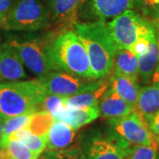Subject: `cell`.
Masks as SVG:
<instances>
[{"label":"cell","instance_id":"d4e9b609","mask_svg":"<svg viewBox=\"0 0 159 159\" xmlns=\"http://www.w3.org/2000/svg\"><path fill=\"white\" fill-rule=\"evenodd\" d=\"M125 159H158L157 145H132Z\"/></svg>","mask_w":159,"mask_h":159},{"label":"cell","instance_id":"d6986e66","mask_svg":"<svg viewBox=\"0 0 159 159\" xmlns=\"http://www.w3.org/2000/svg\"><path fill=\"white\" fill-rule=\"evenodd\" d=\"M113 73L127 76L138 80L139 66L138 57L129 50L120 49L116 51L113 61Z\"/></svg>","mask_w":159,"mask_h":159},{"label":"cell","instance_id":"8992f818","mask_svg":"<svg viewBox=\"0 0 159 159\" xmlns=\"http://www.w3.org/2000/svg\"><path fill=\"white\" fill-rule=\"evenodd\" d=\"M131 146L112 129L97 130L84 138L81 150L85 159H125Z\"/></svg>","mask_w":159,"mask_h":159},{"label":"cell","instance_id":"e0dca14e","mask_svg":"<svg viewBox=\"0 0 159 159\" xmlns=\"http://www.w3.org/2000/svg\"><path fill=\"white\" fill-rule=\"evenodd\" d=\"M109 86L119 97L135 109L141 90L137 80L122 74L113 73L110 78Z\"/></svg>","mask_w":159,"mask_h":159},{"label":"cell","instance_id":"3957f363","mask_svg":"<svg viewBox=\"0 0 159 159\" xmlns=\"http://www.w3.org/2000/svg\"><path fill=\"white\" fill-rule=\"evenodd\" d=\"M46 96L41 80H14L0 83V116L3 119L32 114Z\"/></svg>","mask_w":159,"mask_h":159},{"label":"cell","instance_id":"74e56055","mask_svg":"<svg viewBox=\"0 0 159 159\" xmlns=\"http://www.w3.org/2000/svg\"><path fill=\"white\" fill-rule=\"evenodd\" d=\"M158 159H159V156H158Z\"/></svg>","mask_w":159,"mask_h":159},{"label":"cell","instance_id":"7c38bea8","mask_svg":"<svg viewBox=\"0 0 159 159\" xmlns=\"http://www.w3.org/2000/svg\"><path fill=\"white\" fill-rule=\"evenodd\" d=\"M99 115L100 110L98 105L77 109H68L65 106L53 118L56 120L64 122L72 129L77 130L80 127L88 125L97 119Z\"/></svg>","mask_w":159,"mask_h":159},{"label":"cell","instance_id":"6da1fadb","mask_svg":"<svg viewBox=\"0 0 159 159\" xmlns=\"http://www.w3.org/2000/svg\"><path fill=\"white\" fill-rule=\"evenodd\" d=\"M74 31L85 47L95 79H102L110 74L118 49L109 32L107 22H76Z\"/></svg>","mask_w":159,"mask_h":159},{"label":"cell","instance_id":"484cf974","mask_svg":"<svg viewBox=\"0 0 159 159\" xmlns=\"http://www.w3.org/2000/svg\"><path fill=\"white\" fill-rule=\"evenodd\" d=\"M64 97L55 95H46L38 107V111H47L53 117L65 107Z\"/></svg>","mask_w":159,"mask_h":159},{"label":"cell","instance_id":"52a82bcc","mask_svg":"<svg viewBox=\"0 0 159 159\" xmlns=\"http://www.w3.org/2000/svg\"><path fill=\"white\" fill-rule=\"evenodd\" d=\"M111 128L131 145H157L147 120L137 111L125 117L108 120Z\"/></svg>","mask_w":159,"mask_h":159},{"label":"cell","instance_id":"7a4b0ae2","mask_svg":"<svg viewBox=\"0 0 159 159\" xmlns=\"http://www.w3.org/2000/svg\"><path fill=\"white\" fill-rule=\"evenodd\" d=\"M46 53L51 70L96 80L85 47L74 30H66L57 34L46 46Z\"/></svg>","mask_w":159,"mask_h":159},{"label":"cell","instance_id":"277c9868","mask_svg":"<svg viewBox=\"0 0 159 159\" xmlns=\"http://www.w3.org/2000/svg\"><path fill=\"white\" fill-rule=\"evenodd\" d=\"M109 32L117 49L129 50L141 38L157 35L152 22L136 11L128 10L107 22Z\"/></svg>","mask_w":159,"mask_h":159},{"label":"cell","instance_id":"603a6c76","mask_svg":"<svg viewBox=\"0 0 159 159\" xmlns=\"http://www.w3.org/2000/svg\"><path fill=\"white\" fill-rule=\"evenodd\" d=\"M54 118L47 111L34 112L31 117L28 128L32 134L39 136H47L49 129L54 122Z\"/></svg>","mask_w":159,"mask_h":159},{"label":"cell","instance_id":"9a60e30c","mask_svg":"<svg viewBox=\"0 0 159 159\" xmlns=\"http://www.w3.org/2000/svg\"><path fill=\"white\" fill-rule=\"evenodd\" d=\"M109 84L105 81H97V84L89 89L80 92L74 96L64 97L66 107L68 109H77L98 105L99 101L107 90Z\"/></svg>","mask_w":159,"mask_h":159},{"label":"cell","instance_id":"cb8c5ba5","mask_svg":"<svg viewBox=\"0 0 159 159\" xmlns=\"http://www.w3.org/2000/svg\"><path fill=\"white\" fill-rule=\"evenodd\" d=\"M3 149H5L10 159H37L39 157L38 155L19 141H10Z\"/></svg>","mask_w":159,"mask_h":159},{"label":"cell","instance_id":"8fae6325","mask_svg":"<svg viewBox=\"0 0 159 159\" xmlns=\"http://www.w3.org/2000/svg\"><path fill=\"white\" fill-rule=\"evenodd\" d=\"M23 64L8 43L0 44V81H14L26 78Z\"/></svg>","mask_w":159,"mask_h":159},{"label":"cell","instance_id":"4fadbf2b","mask_svg":"<svg viewBox=\"0 0 159 159\" xmlns=\"http://www.w3.org/2000/svg\"><path fill=\"white\" fill-rule=\"evenodd\" d=\"M98 106L102 117L108 119L125 117L135 110L111 88H108L104 92Z\"/></svg>","mask_w":159,"mask_h":159},{"label":"cell","instance_id":"8d00e7d4","mask_svg":"<svg viewBox=\"0 0 159 159\" xmlns=\"http://www.w3.org/2000/svg\"><path fill=\"white\" fill-rule=\"evenodd\" d=\"M40 159H44V158H43V157H42V158H40Z\"/></svg>","mask_w":159,"mask_h":159},{"label":"cell","instance_id":"ffe728a7","mask_svg":"<svg viewBox=\"0 0 159 159\" xmlns=\"http://www.w3.org/2000/svg\"><path fill=\"white\" fill-rule=\"evenodd\" d=\"M138 57L139 77L143 82L148 83L151 81L154 72L159 61V50L157 46V38L150 41L148 51Z\"/></svg>","mask_w":159,"mask_h":159},{"label":"cell","instance_id":"83f0119b","mask_svg":"<svg viewBox=\"0 0 159 159\" xmlns=\"http://www.w3.org/2000/svg\"><path fill=\"white\" fill-rule=\"evenodd\" d=\"M135 6L144 13L151 14L159 7V0H135Z\"/></svg>","mask_w":159,"mask_h":159},{"label":"cell","instance_id":"4dcf8cb0","mask_svg":"<svg viewBox=\"0 0 159 159\" xmlns=\"http://www.w3.org/2000/svg\"><path fill=\"white\" fill-rule=\"evenodd\" d=\"M151 15H152V17H153V25L155 27H157V29L159 30V7L157 9H156V10L151 13Z\"/></svg>","mask_w":159,"mask_h":159},{"label":"cell","instance_id":"ac0fdd59","mask_svg":"<svg viewBox=\"0 0 159 159\" xmlns=\"http://www.w3.org/2000/svg\"><path fill=\"white\" fill-rule=\"evenodd\" d=\"M135 111L144 119H149L159 111V81L141 89Z\"/></svg>","mask_w":159,"mask_h":159},{"label":"cell","instance_id":"e575fe53","mask_svg":"<svg viewBox=\"0 0 159 159\" xmlns=\"http://www.w3.org/2000/svg\"><path fill=\"white\" fill-rule=\"evenodd\" d=\"M155 140H156V142H157V144L159 145V135H157V136H155Z\"/></svg>","mask_w":159,"mask_h":159},{"label":"cell","instance_id":"1f68e13d","mask_svg":"<svg viewBox=\"0 0 159 159\" xmlns=\"http://www.w3.org/2000/svg\"><path fill=\"white\" fill-rule=\"evenodd\" d=\"M158 81H159V61H158V64H157V68H156L155 72H154L153 76H152V78H151V82H152V83L158 82Z\"/></svg>","mask_w":159,"mask_h":159},{"label":"cell","instance_id":"44dd1931","mask_svg":"<svg viewBox=\"0 0 159 159\" xmlns=\"http://www.w3.org/2000/svg\"><path fill=\"white\" fill-rule=\"evenodd\" d=\"M10 141H19L24 143L29 149L40 156L46 148L47 136H39L32 134L28 128H22L12 133L8 138Z\"/></svg>","mask_w":159,"mask_h":159},{"label":"cell","instance_id":"5bb4252c","mask_svg":"<svg viewBox=\"0 0 159 159\" xmlns=\"http://www.w3.org/2000/svg\"><path fill=\"white\" fill-rule=\"evenodd\" d=\"M86 0H50L49 6L55 20L63 26H74Z\"/></svg>","mask_w":159,"mask_h":159},{"label":"cell","instance_id":"5b68a950","mask_svg":"<svg viewBox=\"0 0 159 159\" xmlns=\"http://www.w3.org/2000/svg\"><path fill=\"white\" fill-rule=\"evenodd\" d=\"M50 15L41 0H16L2 20L8 30L34 31L45 28Z\"/></svg>","mask_w":159,"mask_h":159},{"label":"cell","instance_id":"30bf717a","mask_svg":"<svg viewBox=\"0 0 159 159\" xmlns=\"http://www.w3.org/2000/svg\"><path fill=\"white\" fill-rule=\"evenodd\" d=\"M86 11L96 20L106 21L135 6V0H86Z\"/></svg>","mask_w":159,"mask_h":159},{"label":"cell","instance_id":"9c48e42d","mask_svg":"<svg viewBox=\"0 0 159 159\" xmlns=\"http://www.w3.org/2000/svg\"><path fill=\"white\" fill-rule=\"evenodd\" d=\"M7 43L16 52L17 56L28 68L39 78L44 77L51 73V68L49 64L46 47L36 41L32 40L11 39Z\"/></svg>","mask_w":159,"mask_h":159},{"label":"cell","instance_id":"7402d4cb","mask_svg":"<svg viewBox=\"0 0 159 159\" xmlns=\"http://www.w3.org/2000/svg\"><path fill=\"white\" fill-rule=\"evenodd\" d=\"M32 114H23L4 119L3 130L0 137V149H3L8 144V138L12 133L27 127L31 119Z\"/></svg>","mask_w":159,"mask_h":159},{"label":"cell","instance_id":"d6a6232c","mask_svg":"<svg viewBox=\"0 0 159 159\" xmlns=\"http://www.w3.org/2000/svg\"><path fill=\"white\" fill-rule=\"evenodd\" d=\"M0 159H10L5 149H0Z\"/></svg>","mask_w":159,"mask_h":159},{"label":"cell","instance_id":"d590c367","mask_svg":"<svg viewBox=\"0 0 159 159\" xmlns=\"http://www.w3.org/2000/svg\"><path fill=\"white\" fill-rule=\"evenodd\" d=\"M157 46H158V50H159V34H158V37H157Z\"/></svg>","mask_w":159,"mask_h":159},{"label":"cell","instance_id":"2e32d148","mask_svg":"<svg viewBox=\"0 0 159 159\" xmlns=\"http://www.w3.org/2000/svg\"><path fill=\"white\" fill-rule=\"evenodd\" d=\"M75 131L62 121L55 119L47 134V151L68 148L74 141Z\"/></svg>","mask_w":159,"mask_h":159},{"label":"cell","instance_id":"836d02e7","mask_svg":"<svg viewBox=\"0 0 159 159\" xmlns=\"http://www.w3.org/2000/svg\"><path fill=\"white\" fill-rule=\"evenodd\" d=\"M3 124H4V119L0 116V137L2 134V130H3Z\"/></svg>","mask_w":159,"mask_h":159},{"label":"cell","instance_id":"f546056e","mask_svg":"<svg viewBox=\"0 0 159 159\" xmlns=\"http://www.w3.org/2000/svg\"><path fill=\"white\" fill-rule=\"evenodd\" d=\"M11 8V0H0V17H5Z\"/></svg>","mask_w":159,"mask_h":159},{"label":"cell","instance_id":"f1b7e54d","mask_svg":"<svg viewBox=\"0 0 159 159\" xmlns=\"http://www.w3.org/2000/svg\"><path fill=\"white\" fill-rule=\"evenodd\" d=\"M147 123L154 135H159V111L147 119Z\"/></svg>","mask_w":159,"mask_h":159},{"label":"cell","instance_id":"4316f807","mask_svg":"<svg viewBox=\"0 0 159 159\" xmlns=\"http://www.w3.org/2000/svg\"><path fill=\"white\" fill-rule=\"evenodd\" d=\"M43 157L44 159H85L81 148L74 147L47 151Z\"/></svg>","mask_w":159,"mask_h":159},{"label":"cell","instance_id":"ba28073f","mask_svg":"<svg viewBox=\"0 0 159 159\" xmlns=\"http://www.w3.org/2000/svg\"><path fill=\"white\" fill-rule=\"evenodd\" d=\"M44 87L46 95H55L62 97H69L89 89L97 84L74 74L66 72H52L39 78Z\"/></svg>","mask_w":159,"mask_h":159}]
</instances>
